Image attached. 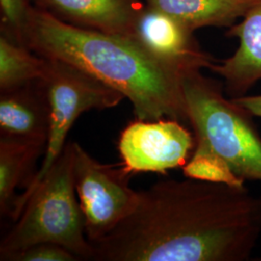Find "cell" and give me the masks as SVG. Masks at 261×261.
<instances>
[{"mask_svg": "<svg viewBox=\"0 0 261 261\" xmlns=\"http://www.w3.org/2000/svg\"><path fill=\"white\" fill-rule=\"evenodd\" d=\"M185 177L231 186H245L222 159L202 145L196 144L190 159L183 167Z\"/></svg>", "mask_w": 261, "mask_h": 261, "instance_id": "cell-15", "label": "cell"}, {"mask_svg": "<svg viewBox=\"0 0 261 261\" xmlns=\"http://www.w3.org/2000/svg\"><path fill=\"white\" fill-rule=\"evenodd\" d=\"M41 144L0 139V214L12 218L18 196L17 189L30 184L36 161L44 156Z\"/></svg>", "mask_w": 261, "mask_h": 261, "instance_id": "cell-13", "label": "cell"}, {"mask_svg": "<svg viewBox=\"0 0 261 261\" xmlns=\"http://www.w3.org/2000/svg\"><path fill=\"white\" fill-rule=\"evenodd\" d=\"M49 107V128L42 165L23 193L18 196L12 219L15 222L29 196L54 167L65 148L75 120L86 112L115 108L125 97L84 70L59 59L47 58L45 74L40 79Z\"/></svg>", "mask_w": 261, "mask_h": 261, "instance_id": "cell-5", "label": "cell"}, {"mask_svg": "<svg viewBox=\"0 0 261 261\" xmlns=\"http://www.w3.org/2000/svg\"><path fill=\"white\" fill-rule=\"evenodd\" d=\"M47 58L1 33L0 93L7 92L42 79Z\"/></svg>", "mask_w": 261, "mask_h": 261, "instance_id": "cell-14", "label": "cell"}, {"mask_svg": "<svg viewBox=\"0 0 261 261\" xmlns=\"http://www.w3.org/2000/svg\"><path fill=\"white\" fill-rule=\"evenodd\" d=\"M14 223L0 243L1 261H11L17 253L40 243L60 245L80 260H92L93 246L86 235L75 192L74 142H67Z\"/></svg>", "mask_w": 261, "mask_h": 261, "instance_id": "cell-3", "label": "cell"}, {"mask_svg": "<svg viewBox=\"0 0 261 261\" xmlns=\"http://www.w3.org/2000/svg\"><path fill=\"white\" fill-rule=\"evenodd\" d=\"M231 99L252 116L261 117V95H244Z\"/></svg>", "mask_w": 261, "mask_h": 261, "instance_id": "cell-18", "label": "cell"}, {"mask_svg": "<svg viewBox=\"0 0 261 261\" xmlns=\"http://www.w3.org/2000/svg\"><path fill=\"white\" fill-rule=\"evenodd\" d=\"M196 146L195 135L170 118H136L122 130L117 148L122 167L130 174L160 173L183 168Z\"/></svg>", "mask_w": 261, "mask_h": 261, "instance_id": "cell-7", "label": "cell"}, {"mask_svg": "<svg viewBox=\"0 0 261 261\" xmlns=\"http://www.w3.org/2000/svg\"><path fill=\"white\" fill-rule=\"evenodd\" d=\"M132 176L121 164H102L74 142L75 192L91 244L110 233L135 210L140 192L130 186Z\"/></svg>", "mask_w": 261, "mask_h": 261, "instance_id": "cell-6", "label": "cell"}, {"mask_svg": "<svg viewBox=\"0 0 261 261\" xmlns=\"http://www.w3.org/2000/svg\"><path fill=\"white\" fill-rule=\"evenodd\" d=\"M225 35L237 38L239 46L232 56L216 61L209 70L223 77L230 98H237L247 95L261 81V0L228 28Z\"/></svg>", "mask_w": 261, "mask_h": 261, "instance_id": "cell-10", "label": "cell"}, {"mask_svg": "<svg viewBox=\"0 0 261 261\" xmlns=\"http://www.w3.org/2000/svg\"><path fill=\"white\" fill-rule=\"evenodd\" d=\"M75 253L54 243H40L21 251L11 261H76Z\"/></svg>", "mask_w": 261, "mask_h": 261, "instance_id": "cell-17", "label": "cell"}, {"mask_svg": "<svg viewBox=\"0 0 261 261\" xmlns=\"http://www.w3.org/2000/svg\"><path fill=\"white\" fill-rule=\"evenodd\" d=\"M19 44L75 66L129 99L136 118L189 123L183 74L159 61L133 38L76 28L34 5Z\"/></svg>", "mask_w": 261, "mask_h": 261, "instance_id": "cell-2", "label": "cell"}, {"mask_svg": "<svg viewBox=\"0 0 261 261\" xmlns=\"http://www.w3.org/2000/svg\"><path fill=\"white\" fill-rule=\"evenodd\" d=\"M31 6L30 0H0L1 33L19 42Z\"/></svg>", "mask_w": 261, "mask_h": 261, "instance_id": "cell-16", "label": "cell"}, {"mask_svg": "<svg viewBox=\"0 0 261 261\" xmlns=\"http://www.w3.org/2000/svg\"><path fill=\"white\" fill-rule=\"evenodd\" d=\"M49 107L41 81L0 93V139L46 147Z\"/></svg>", "mask_w": 261, "mask_h": 261, "instance_id": "cell-11", "label": "cell"}, {"mask_svg": "<svg viewBox=\"0 0 261 261\" xmlns=\"http://www.w3.org/2000/svg\"><path fill=\"white\" fill-rule=\"evenodd\" d=\"M130 38L159 61L183 75L210 69L216 62L201 48L194 30L147 4L141 10Z\"/></svg>", "mask_w": 261, "mask_h": 261, "instance_id": "cell-8", "label": "cell"}, {"mask_svg": "<svg viewBox=\"0 0 261 261\" xmlns=\"http://www.w3.org/2000/svg\"><path fill=\"white\" fill-rule=\"evenodd\" d=\"M196 31L232 27L258 0H143Z\"/></svg>", "mask_w": 261, "mask_h": 261, "instance_id": "cell-12", "label": "cell"}, {"mask_svg": "<svg viewBox=\"0 0 261 261\" xmlns=\"http://www.w3.org/2000/svg\"><path fill=\"white\" fill-rule=\"evenodd\" d=\"M183 91L196 144L222 159L243 182L261 181V137L253 116L201 70L183 75Z\"/></svg>", "mask_w": 261, "mask_h": 261, "instance_id": "cell-4", "label": "cell"}, {"mask_svg": "<svg viewBox=\"0 0 261 261\" xmlns=\"http://www.w3.org/2000/svg\"><path fill=\"white\" fill-rule=\"evenodd\" d=\"M32 5L68 24L132 37L143 0H30Z\"/></svg>", "mask_w": 261, "mask_h": 261, "instance_id": "cell-9", "label": "cell"}, {"mask_svg": "<svg viewBox=\"0 0 261 261\" xmlns=\"http://www.w3.org/2000/svg\"><path fill=\"white\" fill-rule=\"evenodd\" d=\"M261 236V195L245 186L167 179L93 243L94 261H247Z\"/></svg>", "mask_w": 261, "mask_h": 261, "instance_id": "cell-1", "label": "cell"}]
</instances>
